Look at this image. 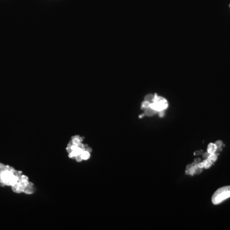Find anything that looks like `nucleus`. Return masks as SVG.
Returning <instances> with one entry per match:
<instances>
[{"instance_id": "nucleus-2", "label": "nucleus", "mask_w": 230, "mask_h": 230, "mask_svg": "<svg viewBox=\"0 0 230 230\" xmlns=\"http://www.w3.org/2000/svg\"><path fill=\"white\" fill-rule=\"evenodd\" d=\"M149 107L157 113H160L164 111V110L168 108V102L164 97L158 96L157 94H155L153 98L150 103Z\"/></svg>"}, {"instance_id": "nucleus-4", "label": "nucleus", "mask_w": 230, "mask_h": 230, "mask_svg": "<svg viewBox=\"0 0 230 230\" xmlns=\"http://www.w3.org/2000/svg\"><path fill=\"white\" fill-rule=\"evenodd\" d=\"M202 171V169L200 168L197 164L194 163L187 166V169H186V174H190V175H194V174H199Z\"/></svg>"}, {"instance_id": "nucleus-5", "label": "nucleus", "mask_w": 230, "mask_h": 230, "mask_svg": "<svg viewBox=\"0 0 230 230\" xmlns=\"http://www.w3.org/2000/svg\"><path fill=\"white\" fill-rule=\"evenodd\" d=\"M212 164H213V163L210 161H209L208 158H206L205 161L199 162V163L197 164V166L201 169H203V168L208 169L211 167Z\"/></svg>"}, {"instance_id": "nucleus-11", "label": "nucleus", "mask_w": 230, "mask_h": 230, "mask_svg": "<svg viewBox=\"0 0 230 230\" xmlns=\"http://www.w3.org/2000/svg\"><path fill=\"white\" fill-rule=\"evenodd\" d=\"M229 7H230V5H229Z\"/></svg>"}, {"instance_id": "nucleus-6", "label": "nucleus", "mask_w": 230, "mask_h": 230, "mask_svg": "<svg viewBox=\"0 0 230 230\" xmlns=\"http://www.w3.org/2000/svg\"><path fill=\"white\" fill-rule=\"evenodd\" d=\"M217 146H216V143H212V142H211V143H210L208 145L207 152L209 154L214 153L217 152Z\"/></svg>"}, {"instance_id": "nucleus-8", "label": "nucleus", "mask_w": 230, "mask_h": 230, "mask_svg": "<svg viewBox=\"0 0 230 230\" xmlns=\"http://www.w3.org/2000/svg\"><path fill=\"white\" fill-rule=\"evenodd\" d=\"M217 157H218L217 154L214 153H212V154H209L208 157L207 158H208L209 161H210L212 163H214V162L217 161Z\"/></svg>"}, {"instance_id": "nucleus-3", "label": "nucleus", "mask_w": 230, "mask_h": 230, "mask_svg": "<svg viewBox=\"0 0 230 230\" xmlns=\"http://www.w3.org/2000/svg\"><path fill=\"white\" fill-rule=\"evenodd\" d=\"M0 178L4 183L11 185H15L18 182V178L14 176L12 172L10 171H4L2 172Z\"/></svg>"}, {"instance_id": "nucleus-9", "label": "nucleus", "mask_w": 230, "mask_h": 230, "mask_svg": "<svg viewBox=\"0 0 230 230\" xmlns=\"http://www.w3.org/2000/svg\"><path fill=\"white\" fill-rule=\"evenodd\" d=\"M216 145L217 146V150H222V147L223 146H224V145L223 143V142H222L221 140H218L216 142Z\"/></svg>"}, {"instance_id": "nucleus-1", "label": "nucleus", "mask_w": 230, "mask_h": 230, "mask_svg": "<svg viewBox=\"0 0 230 230\" xmlns=\"http://www.w3.org/2000/svg\"><path fill=\"white\" fill-rule=\"evenodd\" d=\"M230 197V185L218 189L213 193L212 202L213 205H219Z\"/></svg>"}, {"instance_id": "nucleus-7", "label": "nucleus", "mask_w": 230, "mask_h": 230, "mask_svg": "<svg viewBox=\"0 0 230 230\" xmlns=\"http://www.w3.org/2000/svg\"><path fill=\"white\" fill-rule=\"evenodd\" d=\"M156 113H157V111H156L152 109V108H150V107H148V108H146L145 109V115H146V116H153V115L156 114Z\"/></svg>"}, {"instance_id": "nucleus-10", "label": "nucleus", "mask_w": 230, "mask_h": 230, "mask_svg": "<svg viewBox=\"0 0 230 230\" xmlns=\"http://www.w3.org/2000/svg\"><path fill=\"white\" fill-rule=\"evenodd\" d=\"M208 156H209V153H208V152H207V153H205L203 155V157L207 158L208 157Z\"/></svg>"}]
</instances>
